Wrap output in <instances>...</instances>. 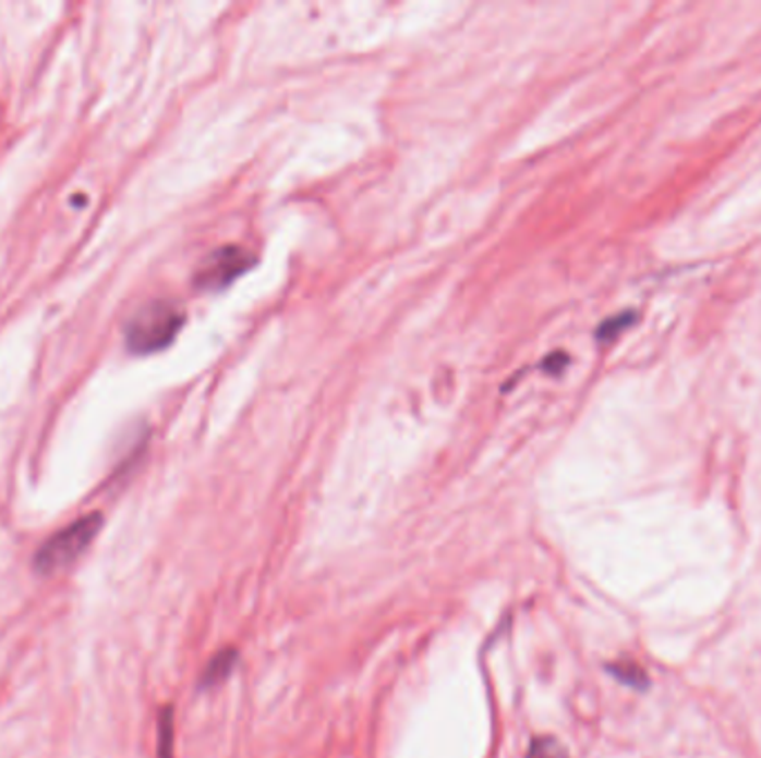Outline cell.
Here are the masks:
<instances>
[{
	"label": "cell",
	"mask_w": 761,
	"mask_h": 758,
	"mask_svg": "<svg viewBox=\"0 0 761 758\" xmlns=\"http://www.w3.org/2000/svg\"><path fill=\"white\" fill-rule=\"evenodd\" d=\"M183 311L168 301H154L138 309L125 330L132 352L152 354L168 347L183 328Z\"/></svg>",
	"instance_id": "cell-1"
},
{
	"label": "cell",
	"mask_w": 761,
	"mask_h": 758,
	"mask_svg": "<svg viewBox=\"0 0 761 758\" xmlns=\"http://www.w3.org/2000/svg\"><path fill=\"white\" fill-rule=\"evenodd\" d=\"M102 518L100 514H87L59 534L45 540V546L34 557V567L40 574H57L65 567H70L87 548L96 534L100 531Z\"/></svg>",
	"instance_id": "cell-2"
},
{
	"label": "cell",
	"mask_w": 761,
	"mask_h": 758,
	"mask_svg": "<svg viewBox=\"0 0 761 758\" xmlns=\"http://www.w3.org/2000/svg\"><path fill=\"white\" fill-rule=\"evenodd\" d=\"M254 256L237 245H228L209 254L196 272V285L201 290H224L252 267Z\"/></svg>",
	"instance_id": "cell-3"
},
{
	"label": "cell",
	"mask_w": 761,
	"mask_h": 758,
	"mask_svg": "<svg viewBox=\"0 0 761 758\" xmlns=\"http://www.w3.org/2000/svg\"><path fill=\"white\" fill-rule=\"evenodd\" d=\"M237 661H239V655L232 647H226L221 652H216L214 659L205 665V672L201 676V687L209 689V687L221 685L234 672Z\"/></svg>",
	"instance_id": "cell-4"
},
{
	"label": "cell",
	"mask_w": 761,
	"mask_h": 758,
	"mask_svg": "<svg viewBox=\"0 0 761 758\" xmlns=\"http://www.w3.org/2000/svg\"><path fill=\"white\" fill-rule=\"evenodd\" d=\"M608 672L624 685L632 687V689H648V674L643 672L641 665L632 663V661H619V663H611Z\"/></svg>",
	"instance_id": "cell-5"
},
{
	"label": "cell",
	"mask_w": 761,
	"mask_h": 758,
	"mask_svg": "<svg viewBox=\"0 0 761 758\" xmlns=\"http://www.w3.org/2000/svg\"><path fill=\"white\" fill-rule=\"evenodd\" d=\"M158 758H174V712L166 708L158 719Z\"/></svg>",
	"instance_id": "cell-6"
},
{
	"label": "cell",
	"mask_w": 761,
	"mask_h": 758,
	"mask_svg": "<svg viewBox=\"0 0 761 758\" xmlns=\"http://www.w3.org/2000/svg\"><path fill=\"white\" fill-rule=\"evenodd\" d=\"M528 758H570V754L557 738L543 736V738L532 741Z\"/></svg>",
	"instance_id": "cell-7"
},
{
	"label": "cell",
	"mask_w": 761,
	"mask_h": 758,
	"mask_svg": "<svg viewBox=\"0 0 761 758\" xmlns=\"http://www.w3.org/2000/svg\"><path fill=\"white\" fill-rule=\"evenodd\" d=\"M632 318H635V314H624V316H617V318H611L608 322H604L602 325V328H600V339L602 341H611V339H615L624 328H628V325L632 322Z\"/></svg>",
	"instance_id": "cell-8"
},
{
	"label": "cell",
	"mask_w": 761,
	"mask_h": 758,
	"mask_svg": "<svg viewBox=\"0 0 761 758\" xmlns=\"http://www.w3.org/2000/svg\"><path fill=\"white\" fill-rule=\"evenodd\" d=\"M566 363H568L566 354H553V358H548L546 363H543V367L551 369V371H559V369H561Z\"/></svg>",
	"instance_id": "cell-9"
}]
</instances>
